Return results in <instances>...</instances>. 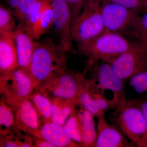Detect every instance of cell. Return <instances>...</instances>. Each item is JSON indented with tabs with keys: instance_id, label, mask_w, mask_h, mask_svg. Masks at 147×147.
I'll return each mask as SVG.
<instances>
[{
	"instance_id": "6",
	"label": "cell",
	"mask_w": 147,
	"mask_h": 147,
	"mask_svg": "<svg viewBox=\"0 0 147 147\" xmlns=\"http://www.w3.org/2000/svg\"><path fill=\"white\" fill-rule=\"evenodd\" d=\"M36 88L30 71L20 67L10 75L0 78V92L2 98L14 108L29 99Z\"/></svg>"
},
{
	"instance_id": "14",
	"label": "cell",
	"mask_w": 147,
	"mask_h": 147,
	"mask_svg": "<svg viewBox=\"0 0 147 147\" xmlns=\"http://www.w3.org/2000/svg\"><path fill=\"white\" fill-rule=\"evenodd\" d=\"M26 28L18 24L14 32V40L17 56L18 67L29 70L36 41Z\"/></svg>"
},
{
	"instance_id": "15",
	"label": "cell",
	"mask_w": 147,
	"mask_h": 147,
	"mask_svg": "<svg viewBox=\"0 0 147 147\" xmlns=\"http://www.w3.org/2000/svg\"><path fill=\"white\" fill-rule=\"evenodd\" d=\"M33 136L45 139L55 147H82L69 137L63 126L53 122L42 125Z\"/></svg>"
},
{
	"instance_id": "3",
	"label": "cell",
	"mask_w": 147,
	"mask_h": 147,
	"mask_svg": "<svg viewBox=\"0 0 147 147\" xmlns=\"http://www.w3.org/2000/svg\"><path fill=\"white\" fill-rule=\"evenodd\" d=\"M110 116V121L137 147H142L146 133L144 116L132 100L119 103Z\"/></svg>"
},
{
	"instance_id": "25",
	"label": "cell",
	"mask_w": 147,
	"mask_h": 147,
	"mask_svg": "<svg viewBox=\"0 0 147 147\" xmlns=\"http://www.w3.org/2000/svg\"><path fill=\"white\" fill-rule=\"evenodd\" d=\"M49 1L50 0H36L32 7L27 16L25 26L31 34L32 29L41 16L45 6Z\"/></svg>"
},
{
	"instance_id": "8",
	"label": "cell",
	"mask_w": 147,
	"mask_h": 147,
	"mask_svg": "<svg viewBox=\"0 0 147 147\" xmlns=\"http://www.w3.org/2000/svg\"><path fill=\"white\" fill-rule=\"evenodd\" d=\"M91 71L92 76L89 79L96 92L103 95L105 90L113 92V98L111 100L116 108L119 103L126 99L123 81L115 73L111 65L99 64L98 63Z\"/></svg>"
},
{
	"instance_id": "31",
	"label": "cell",
	"mask_w": 147,
	"mask_h": 147,
	"mask_svg": "<svg viewBox=\"0 0 147 147\" xmlns=\"http://www.w3.org/2000/svg\"><path fill=\"white\" fill-rule=\"evenodd\" d=\"M134 103L142 111L146 125V133L142 147H147V98L133 99Z\"/></svg>"
},
{
	"instance_id": "22",
	"label": "cell",
	"mask_w": 147,
	"mask_h": 147,
	"mask_svg": "<svg viewBox=\"0 0 147 147\" xmlns=\"http://www.w3.org/2000/svg\"><path fill=\"white\" fill-rule=\"evenodd\" d=\"M63 127L69 137L74 142L83 147L81 129L75 108L66 121Z\"/></svg>"
},
{
	"instance_id": "29",
	"label": "cell",
	"mask_w": 147,
	"mask_h": 147,
	"mask_svg": "<svg viewBox=\"0 0 147 147\" xmlns=\"http://www.w3.org/2000/svg\"><path fill=\"white\" fill-rule=\"evenodd\" d=\"M71 11L72 20L77 17L86 5L88 0H64Z\"/></svg>"
},
{
	"instance_id": "20",
	"label": "cell",
	"mask_w": 147,
	"mask_h": 147,
	"mask_svg": "<svg viewBox=\"0 0 147 147\" xmlns=\"http://www.w3.org/2000/svg\"><path fill=\"white\" fill-rule=\"evenodd\" d=\"M53 19L54 13L51 0H50L32 29L31 34L35 39H39L53 27Z\"/></svg>"
},
{
	"instance_id": "9",
	"label": "cell",
	"mask_w": 147,
	"mask_h": 147,
	"mask_svg": "<svg viewBox=\"0 0 147 147\" xmlns=\"http://www.w3.org/2000/svg\"><path fill=\"white\" fill-rule=\"evenodd\" d=\"M101 12L106 30L122 35L139 15L134 11L107 0H102Z\"/></svg>"
},
{
	"instance_id": "11",
	"label": "cell",
	"mask_w": 147,
	"mask_h": 147,
	"mask_svg": "<svg viewBox=\"0 0 147 147\" xmlns=\"http://www.w3.org/2000/svg\"><path fill=\"white\" fill-rule=\"evenodd\" d=\"M95 147H134L117 127L108 123L105 117L98 118Z\"/></svg>"
},
{
	"instance_id": "24",
	"label": "cell",
	"mask_w": 147,
	"mask_h": 147,
	"mask_svg": "<svg viewBox=\"0 0 147 147\" xmlns=\"http://www.w3.org/2000/svg\"><path fill=\"white\" fill-rule=\"evenodd\" d=\"M79 100V105H81L83 108L88 110L94 117L98 118L100 117L105 116L102 115L98 109L94 99L92 97L91 93L86 86L85 83L83 89L80 94Z\"/></svg>"
},
{
	"instance_id": "28",
	"label": "cell",
	"mask_w": 147,
	"mask_h": 147,
	"mask_svg": "<svg viewBox=\"0 0 147 147\" xmlns=\"http://www.w3.org/2000/svg\"><path fill=\"white\" fill-rule=\"evenodd\" d=\"M90 92L91 93L92 97L94 99L98 109L100 110L102 115H105V113L108 112V110L111 109H115V106L114 105L111 99L109 100L101 94L98 93H93L91 91Z\"/></svg>"
},
{
	"instance_id": "26",
	"label": "cell",
	"mask_w": 147,
	"mask_h": 147,
	"mask_svg": "<svg viewBox=\"0 0 147 147\" xmlns=\"http://www.w3.org/2000/svg\"><path fill=\"white\" fill-rule=\"evenodd\" d=\"M17 26L10 11L1 4L0 6V33H13L16 30Z\"/></svg>"
},
{
	"instance_id": "4",
	"label": "cell",
	"mask_w": 147,
	"mask_h": 147,
	"mask_svg": "<svg viewBox=\"0 0 147 147\" xmlns=\"http://www.w3.org/2000/svg\"><path fill=\"white\" fill-rule=\"evenodd\" d=\"M86 80L84 73L67 69L42 82L35 91L50 99L59 98L79 105V97Z\"/></svg>"
},
{
	"instance_id": "1",
	"label": "cell",
	"mask_w": 147,
	"mask_h": 147,
	"mask_svg": "<svg viewBox=\"0 0 147 147\" xmlns=\"http://www.w3.org/2000/svg\"><path fill=\"white\" fill-rule=\"evenodd\" d=\"M132 44L133 42L122 35L107 31L94 39L77 43L78 52L87 58L84 74L90 71L98 61H102L111 65L128 50Z\"/></svg>"
},
{
	"instance_id": "16",
	"label": "cell",
	"mask_w": 147,
	"mask_h": 147,
	"mask_svg": "<svg viewBox=\"0 0 147 147\" xmlns=\"http://www.w3.org/2000/svg\"><path fill=\"white\" fill-rule=\"evenodd\" d=\"M76 112L81 129L83 147H95L97 132L96 129L94 116L82 106Z\"/></svg>"
},
{
	"instance_id": "27",
	"label": "cell",
	"mask_w": 147,
	"mask_h": 147,
	"mask_svg": "<svg viewBox=\"0 0 147 147\" xmlns=\"http://www.w3.org/2000/svg\"><path fill=\"white\" fill-rule=\"evenodd\" d=\"M129 85L135 92L147 98V71L136 74L129 79Z\"/></svg>"
},
{
	"instance_id": "21",
	"label": "cell",
	"mask_w": 147,
	"mask_h": 147,
	"mask_svg": "<svg viewBox=\"0 0 147 147\" xmlns=\"http://www.w3.org/2000/svg\"><path fill=\"white\" fill-rule=\"evenodd\" d=\"M124 35L141 41L147 37V12L135 18Z\"/></svg>"
},
{
	"instance_id": "12",
	"label": "cell",
	"mask_w": 147,
	"mask_h": 147,
	"mask_svg": "<svg viewBox=\"0 0 147 147\" xmlns=\"http://www.w3.org/2000/svg\"><path fill=\"white\" fill-rule=\"evenodd\" d=\"M18 67L14 32L0 33V78L10 75Z\"/></svg>"
},
{
	"instance_id": "13",
	"label": "cell",
	"mask_w": 147,
	"mask_h": 147,
	"mask_svg": "<svg viewBox=\"0 0 147 147\" xmlns=\"http://www.w3.org/2000/svg\"><path fill=\"white\" fill-rule=\"evenodd\" d=\"M15 110L16 130L34 135L41 127L37 113L30 99L24 100Z\"/></svg>"
},
{
	"instance_id": "23",
	"label": "cell",
	"mask_w": 147,
	"mask_h": 147,
	"mask_svg": "<svg viewBox=\"0 0 147 147\" xmlns=\"http://www.w3.org/2000/svg\"><path fill=\"white\" fill-rule=\"evenodd\" d=\"M36 0H10L13 14L20 24L25 26L27 16Z\"/></svg>"
},
{
	"instance_id": "2",
	"label": "cell",
	"mask_w": 147,
	"mask_h": 147,
	"mask_svg": "<svg viewBox=\"0 0 147 147\" xmlns=\"http://www.w3.org/2000/svg\"><path fill=\"white\" fill-rule=\"evenodd\" d=\"M67 53L60 44L51 41L36 42L29 70L36 88L67 69Z\"/></svg>"
},
{
	"instance_id": "32",
	"label": "cell",
	"mask_w": 147,
	"mask_h": 147,
	"mask_svg": "<svg viewBox=\"0 0 147 147\" xmlns=\"http://www.w3.org/2000/svg\"><path fill=\"white\" fill-rule=\"evenodd\" d=\"M34 147H55L53 144L47 142L45 139H41L32 135Z\"/></svg>"
},
{
	"instance_id": "19",
	"label": "cell",
	"mask_w": 147,
	"mask_h": 147,
	"mask_svg": "<svg viewBox=\"0 0 147 147\" xmlns=\"http://www.w3.org/2000/svg\"><path fill=\"white\" fill-rule=\"evenodd\" d=\"M15 109L2 98L0 102L1 136H5L18 131L15 126Z\"/></svg>"
},
{
	"instance_id": "10",
	"label": "cell",
	"mask_w": 147,
	"mask_h": 147,
	"mask_svg": "<svg viewBox=\"0 0 147 147\" xmlns=\"http://www.w3.org/2000/svg\"><path fill=\"white\" fill-rule=\"evenodd\" d=\"M54 13L53 26L59 38V44L67 52L72 47L71 32L72 15L64 0H51Z\"/></svg>"
},
{
	"instance_id": "18",
	"label": "cell",
	"mask_w": 147,
	"mask_h": 147,
	"mask_svg": "<svg viewBox=\"0 0 147 147\" xmlns=\"http://www.w3.org/2000/svg\"><path fill=\"white\" fill-rule=\"evenodd\" d=\"M29 99L36 110L41 126L52 122V104L49 98L35 91Z\"/></svg>"
},
{
	"instance_id": "7",
	"label": "cell",
	"mask_w": 147,
	"mask_h": 147,
	"mask_svg": "<svg viewBox=\"0 0 147 147\" xmlns=\"http://www.w3.org/2000/svg\"><path fill=\"white\" fill-rule=\"evenodd\" d=\"M111 65L115 73L123 81L147 71V42L133 41L131 47Z\"/></svg>"
},
{
	"instance_id": "33",
	"label": "cell",
	"mask_w": 147,
	"mask_h": 147,
	"mask_svg": "<svg viewBox=\"0 0 147 147\" xmlns=\"http://www.w3.org/2000/svg\"><path fill=\"white\" fill-rule=\"evenodd\" d=\"M144 7L145 8L147 9V0H139Z\"/></svg>"
},
{
	"instance_id": "17",
	"label": "cell",
	"mask_w": 147,
	"mask_h": 147,
	"mask_svg": "<svg viewBox=\"0 0 147 147\" xmlns=\"http://www.w3.org/2000/svg\"><path fill=\"white\" fill-rule=\"evenodd\" d=\"M52 104V122L63 126L78 103L59 98L50 99Z\"/></svg>"
},
{
	"instance_id": "5",
	"label": "cell",
	"mask_w": 147,
	"mask_h": 147,
	"mask_svg": "<svg viewBox=\"0 0 147 147\" xmlns=\"http://www.w3.org/2000/svg\"><path fill=\"white\" fill-rule=\"evenodd\" d=\"M102 0H88L80 14L72 20L71 32L77 43L89 41L106 31L101 12Z\"/></svg>"
},
{
	"instance_id": "30",
	"label": "cell",
	"mask_w": 147,
	"mask_h": 147,
	"mask_svg": "<svg viewBox=\"0 0 147 147\" xmlns=\"http://www.w3.org/2000/svg\"><path fill=\"white\" fill-rule=\"evenodd\" d=\"M134 11L139 13L141 11L146 9L139 0H107Z\"/></svg>"
}]
</instances>
